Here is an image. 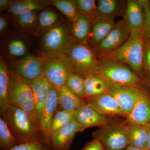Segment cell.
I'll list each match as a JSON object with an SVG mask.
<instances>
[{"label":"cell","instance_id":"obj_1","mask_svg":"<svg viewBox=\"0 0 150 150\" xmlns=\"http://www.w3.org/2000/svg\"><path fill=\"white\" fill-rule=\"evenodd\" d=\"M1 117L7 124L19 144L44 142L39 123L25 110L9 105Z\"/></svg>","mask_w":150,"mask_h":150},{"label":"cell","instance_id":"obj_2","mask_svg":"<svg viewBox=\"0 0 150 150\" xmlns=\"http://www.w3.org/2000/svg\"><path fill=\"white\" fill-rule=\"evenodd\" d=\"M145 38L142 33H131L130 38L115 51L98 57L100 62L123 63L142 79L144 72V44Z\"/></svg>","mask_w":150,"mask_h":150},{"label":"cell","instance_id":"obj_3","mask_svg":"<svg viewBox=\"0 0 150 150\" xmlns=\"http://www.w3.org/2000/svg\"><path fill=\"white\" fill-rule=\"evenodd\" d=\"M67 25L60 24L47 30L42 40L44 58L60 54H69L76 42Z\"/></svg>","mask_w":150,"mask_h":150},{"label":"cell","instance_id":"obj_4","mask_svg":"<svg viewBox=\"0 0 150 150\" xmlns=\"http://www.w3.org/2000/svg\"><path fill=\"white\" fill-rule=\"evenodd\" d=\"M44 59L43 77L50 85L58 89L66 85L70 76L75 73L69 55L60 54Z\"/></svg>","mask_w":150,"mask_h":150},{"label":"cell","instance_id":"obj_5","mask_svg":"<svg viewBox=\"0 0 150 150\" xmlns=\"http://www.w3.org/2000/svg\"><path fill=\"white\" fill-rule=\"evenodd\" d=\"M94 75L101 76L108 84L121 86H130L143 82L130 67L120 62H100Z\"/></svg>","mask_w":150,"mask_h":150},{"label":"cell","instance_id":"obj_6","mask_svg":"<svg viewBox=\"0 0 150 150\" xmlns=\"http://www.w3.org/2000/svg\"><path fill=\"white\" fill-rule=\"evenodd\" d=\"M10 74L9 104L25 110L38 121L31 86L14 71H11Z\"/></svg>","mask_w":150,"mask_h":150},{"label":"cell","instance_id":"obj_7","mask_svg":"<svg viewBox=\"0 0 150 150\" xmlns=\"http://www.w3.org/2000/svg\"><path fill=\"white\" fill-rule=\"evenodd\" d=\"M69 55L72 61L76 74L84 78L95 74L100 61L88 44L76 41Z\"/></svg>","mask_w":150,"mask_h":150},{"label":"cell","instance_id":"obj_8","mask_svg":"<svg viewBox=\"0 0 150 150\" xmlns=\"http://www.w3.org/2000/svg\"><path fill=\"white\" fill-rule=\"evenodd\" d=\"M93 137L101 143L105 150H123L129 146L128 138L122 122H111L93 132Z\"/></svg>","mask_w":150,"mask_h":150},{"label":"cell","instance_id":"obj_9","mask_svg":"<svg viewBox=\"0 0 150 150\" xmlns=\"http://www.w3.org/2000/svg\"><path fill=\"white\" fill-rule=\"evenodd\" d=\"M131 34L126 21L121 19L115 23V27L108 35L93 50L97 57L115 51L130 38Z\"/></svg>","mask_w":150,"mask_h":150},{"label":"cell","instance_id":"obj_10","mask_svg":"<svg viewBox=\"0 0 150 150\" xmlns=\"http://www.w3.org/2000/svg\"><path fill=\"white\" fill-rule=\"evenodd\" d=\"M144 85L143 82L130 86L108 84V93L114 97L122 110L128 115L133 110Z\"/></svg>","mask_w":150,"mask_h":150},{"label":"cell","instance_id":"obj_11","mask_svg":"<svg viewBox=\"0 0 150 150\" xmlns=\"http://www.w3.org/2000/svg\"><path fill=\"white\" fill-rule=\"evenodd\" d=\"M45 63V59L43 57L27 55L19 60L14 71L30 85L43 76Z\"/></svg>","mask_w":150,"mask_h":150},{"label":"cell","instance_id":"obj_12","mask_svg":"<svg viewBox=\"0 0 150 150\" xmlns=\"http://www.w3.org/2000/svg\"><path fill=\"white\" fill-rule=\"evenodd\" d=\"M59 108L58 89L50 85L48 99L44 106L40 123V130L45 144L51 148V126L53 118Z\"/></svg>","mask_w":150,"mask_h":150},{"label":"cell","instance_id":"obj_13","mask_svg":"<svg viewBox=\"0 0 150 150\" xmlns=\"http://www.w3.org/2000/svg\"><path fill=\"white\" fill-rule=\"evenodd\" d=\"M124 122L144 126L150 123V95L144 83L133 110Z\"/></svg>","mask_w":150,"mask_h":150},{"label":"cell","instance_id":"obj_14","mask_svg":"<svg viewBox=\"0 0 150 150\" xmlns=\"http://www.w3.org/2000/svg\"><path fill=\"white\" fill-rule=\"evenodd\" d=\"M75 120L81 126L83 131L94 126L102 128L112 122L108 116L100 114L86 101L75 112Z\"/></svg>","mask_w":150,"mask_h":150},{"label":"cell","instance_id":"obj_15","mask_svg":"<svg viewBox=\"0 0 150 150\" xmlns=\"http://www.w3.org/2000/svg\"><path fill=\"white\" fill-rule=\"evenodd\" d=\"M82 132L81 126L76 120L51 136L50 143L52 150H69L71 147L75 135Z\"/></svg>","mask_w":150,"mask_h":150},{"label":"cell","instance_id":"obj_16","mask_svg":"<svg viewBox=\"0 0 150 150\" xmlns=\"http://www.w3.org/2000/svg\"><path fill=\"white\" fill-rule=\"evenodd\" d=\"M123 19L131 33H142L144 25L145 14L139 0H127Z\"/></svg>","mask_w":150,"mask_h":150},{"label":"cell","instance_id":"obj_17","mask_svg":"<svg viewBox=\"0 0 150 150\" xmlns=\"http://www.w3.org/2000/svg\"><path fill=\"white\" fill-rule=\"evenodd\" d=\"M86 102L100 114L107 116H126L128 114L120 107L115 98L108 93L96 98L88 99Z\"/></svg>","mask_w":150,"mask_h":150},{"label":"cell","instance_id":"obj_18","mask_svg":"<svg viewBox=\"0 0 150 150\" xmlns=\"http://www.w3.org/2000/svg\"><path fill=\"white\" fill-rule=\"evenodd\" d=\"M114 19L98 16L93 19L88 45L93 49L104 40L115 27Z\"/></svg>","mask_w":150,"mask_h":150},{"label":"cell","instance_id":"obj_19","mask_svg":"<svg viewBox=\"0 0 150 150\" xmlns=\"http://www.w3.org/2000/svg\"><path fill=\"white\" fill-rule=\"evenodd\" d=\"M36 116L40 125L42 112L48 99L50 85L43 77H40L31 85Z\"/></svg>","mask_w":150,"mask_h":150},{"label":"cell","instance_id":"obj_20","mask_svg":"<svg viewBox=\"0 0 150 150\" xmlns=\"http://www.w3.org/2000/svg\"><path fill=\"white\" fill-rule=\"evenodd\" d=\"M128 138L129 146L148 149L147 129L146 126L139 124L122 122Z\"/></svg>","mask_w":150,"mask_h":150},{"label":"cell","instance_id":"obj_21","mask_svg":"<svg viewBox=\"0 0 150 150\" xmlns=\"http://www.w3.org/2000/svg\"><path fill=\"white\" fill-rule=\"evenodd\" d=\"M93 19L80 13L72 22L71 34L77 42L88 44L92 26Z\"/></svg>","mask_w":150,"mask_h":150},{"label":"cell","instance_id":"obj_22","mask_svg":"<svg viewBox=\"0 0 150 150\" xmlns=\"http://www.w3.org/2000/svg\"><path fill=\"white\" fill-rule=\"evenodd\" d=\"M97 17L114 19L124 16L126 1L123 0H98L97 2Z\"/></svg>","mask_w":150,"mask_h":150},{"label":"cell","instance_id":"obj_23","mask_svg":"<svg viewBox=\"0 0 150 150\" xmlns=\"http://www.w3.org/2000/svg\"><path fill=\"white\" fill-rule=\"evenodd\" d=\"M51 1L17 0L11 1L8 11L13 16L33 11H39L51 5Z\"/></svg>","mask_w":150,"mask_h":150},{"label":"cell","instance_id":"obj_24","mask_svg":"<svg viewBox=\"0 0 150 150\" xmlns=\"http://www.w3.org/2000/svg\"><path fill=\"white\" fill-rule=\"evenodd\" d=\"M10 87V74L6 62L1 58L0 61V111L2 115L7 110Z\"/></svg>","mask_w":150,"mask_h":150},{"label":"cell","instance_id":"obj_25","mask_svg":"<svg viewBox=\"0 0 150 150\" xmlns=\"http://www.w3.org/2000/svg\"><path fill=\"white\" fill-rule=\"evenodd\" d=\"M84 79L86 99L96 98L108 91V83L101 76L90 75Z\"/></svg>","mask_w":150,"mask_h":150},{"label":"cell","instance_id":"obj_26","mask_svg":"<svg viewBox=\"0 0 150 150\" xmlns=\"http://www.w3.org/2000/svg\"><path fill=\"white\" fill-rule=\"evenodd\" d=\"M59 110L76 111L85 100L80 99L73 93L66 85L58 89Z\"/></svg>","mask_w":150,"mask_h":150},{"label":"cell","instance_id":"obj_27","mask_svg":"<svg viewBox=\"0 0 150 150\" xmlns=\"http://www.w3.org/2000/svg\"><path fill=\"white\" fill-rule=\"evenodd\" d=\"M76 111H67L58 109L51 122L50 134L59 131L75 120Z\"/></svg>","mask_w":150,"mask_h":150},{"label":"cell","instance_id":"obj_28","mask_svg":"<svg viewBox=\"0 0 150 150\" xmlns=\"http://www.w3.org/2000/svg\"><path fill=\"white\" fill-rule=\"evenodd\" d=\"M19 144L7 124L0 117V147L1 150H10Z\"/></svg>","mask_w":150,"mask_h":150},{"label":"cell","instance_id":"obj_29","mask_svg":"<svg viewBox=\"0 0 150 150\" xmlns=\"http://www.w3.org/2000/svg\"><path fill=\"white\" fill-rule=\"evenodd\" d=\"M51 5L58 9L72 23L80 13L75 1L54 0L51 1Z\"/></svg>","mask_w":150,"mask_h":150},{"label":"cell","instance_id":"obj_30","mask_svg":"<svg viewBox=\"0 0 150 150\" xmlns=\"http://www.w3.org/2000/svg\"><path fill=\"white\" fill-rule=\"evenodd\" d=\"M67 88L80 99H86L84 78L74 73L68 79L66 84Z\"/></svg>","mask_w":150,"mask_h":150},{"label":"cell","instance_id":"obj_31","mask_svg":"<svg viewBox=\"0 0 150 150\" xmlns=\"http://www.w3.org/2000/svg\"><path fill=\"white\" fill-rule=\"evenodd\" d=\"M61 24L58 15L54 11L45 9L38 15V28L41 29H49Z\"/></svg>","mask_w":150,"mask_h":150},{"label":"cell","instance_id":"obj_32","mask_svg":"<svg viewBox=\"0 0 150 150\" xmlns=\"http://www.w3.org/2000/svg\"><path fill=\"white\" fill-rule=\"evenodd\" d=\"M79 13L83 14L94 19L97 17V6L95 0H76L75 1Z\"/></svg>","mask_w":150,"mask_h":150},{"label":"cell","instance_id":"obj_33","mask_svg":"<svg viewBox=\"0 0 150 150\" xmlns=\"http://www.w3.org/2000/svg\"><path fill=\"white\" fill-rule=\"evenodd\" d=\"M38 11H33L13 16L14 18L23 26L28 28L38 27Z\"/></svg>","mask_w":150,"mask_h":150},{"label":"cell","instance_id":"obj_34","mask_svg":"<svg viewBox=\"0 0 150 150\" xmlns=\"http://www.w3.org/2000/svg\"><path fill=\"white\" fill-rule=\"evenodd\" d=\"M8 51L12 56L16 57H24L27 54V47L23 40L14 39L8 45Z\"/></svg>","mask_w":150,"mask_h":150},{"label":"cell","instance_id":"obj_35","mask_svg":"<svg viewBox=\"0 0 150 150\" xmlns=\"http://www.w3.org/2000/svg\"><path fill=\"white\" fill-rule=\"evenodd\" d=\"M144 10L145 22L142 33L145 39L150 38V1L139 0Z\"/></svg>","mask_w":150,"mask_h":150},{"label":"cell","instance_id":"obj_36","mask_svg":"<svg viewBox=\"0 0 150 150\" xmlns=\"http://www.w3.org/2000/svg\"><path fill=\"white\" fill-rule=\"evenodd\" d=\"M10 150H52L43 142L19 144Z\"/></svg>","mask_w":150,"mask_h":150},{"label":"cell","instance_id":"obj_37","mask_svg":"<svg viewBox=\"0 0 150 150\" xmlns=\"http://www.w3.org/2000/svg\"><path fill=\"white\" fill-rule=\"evenodd\" d=\"M143 65L144 71L150 73V38L144 41Z\"/></svg>","mask_w":150,"mask_h":150},{"label":"cell","instance_id":"obj_38","mask_svg":"<svg viewBox=\"0 0 150 150\" xmlns=\"http://www.w3.org/2000/svg\"><path fill=\"white\" fill-rule=\"evenodd\" d=\"M81 150H105L102 144L98 140L93 139L88 143Z\"/></svg>","mask_w":150,"mask_h":150},{"label":"cell","instance_id":"obj_39","mask_svg":"<svg viewBox=\"0 0 150 150\" xmlns=\"http://www.w3.org/2000/svg\"><path fill=\"white\" fill-rule=\"evenodd\" d=\"M142 79L147 87L150 95V73L144 71L142 74Z\"/></svg>","mask_w":150,"mask_h":150},{"label":"cell","instance_id":"obj_40","mask_svg":"<svg viewBox=\"0 0 150 150\" xmlns=\"http://www.w3.org/2000/svg\"><path fill=\"white\" fill-rule=\"evenodd\" d=\"M8 26V22L6 19L3 16H0V32H4Z\"/></svg>","mask_w":150,"mask_h":150},{"label":"cell","instance_id":"obj_41","mask_svg":"<svg viewBox=\"0 0 150 150\" xmlns=\"http://www.w3.org/2000/svg\"><path fill=\"white\" fill-rule=\"evenodd\" d=\"M11 1L0 0V11H1L8 9Z\"/></svg>","mask_w":150,"mask_h":150},{"label":"cell","instance_id":"obj_42","mask_svg":"<svg viewBox=\"0 0 150 150\" xmlns=\"http://www.w3.org/2000/svg\"><path fill=\"white\" fill-rule=\"evenodd\" d=\"M147 129V146L148 149L150 150V123L147 124L146 126Z\"/></svg>","mask_w":150,"mask_h":150},{"label":"cell","instance_id":"obj_43","mask_svg":"<svg viewBox=\"0 0 150 150\" xmlns=\"http://www.w3.org/2000/svg\"><path fill=\"white\" fill-rule=\"evenodd\" d=\"M123 150H149L146 149H139V148L134 147L128 146L127 147Z\"/></svg>","mask_w":150,"mask_h":150}]
</instances>
